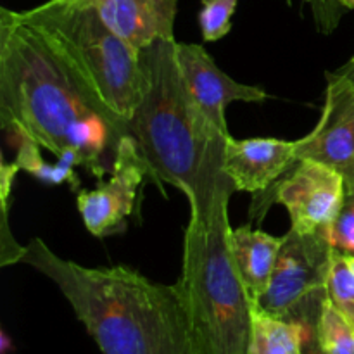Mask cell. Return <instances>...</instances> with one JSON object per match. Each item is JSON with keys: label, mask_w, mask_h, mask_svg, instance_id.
I'll return each instance as SVG.
<instances>
[{"label": "cell", "mask_w": 354, "mask_h": 354, "mask_svg": "<svg viewBox=\"0 0 354 354\" xmlns=\"http://www.w3.org/2000/svg\"><path fill=\"white\" fill-rule=\"evenodd\" d=\"M0 124L55 158L75 156L97 180L111 173L128 121L109 109L64 55L17 10L0 9Z\"/></svg>", "instance_id": "1"}, {"label": "cell", "mask_w": 354, "mask_h": 354, "mask_svg": "<svg viewBox=\"0 0 354 354\" xmlns=\"http://www.w3.org/2000/svg\"><path fill=\"white\" fill-rule=\"evenodd\" d=\"M17 263L59 287L102 354H196L178 283L152 282L123 265L82 266L38 237L23 245Z\"/></svg>", "instance_id": "2"}, {"label": "cell", "mask_w": 354, "mask_h": 354, "mask_svg": "<svg viewBox=\"0 0 354 354\" xmlns=\"http://www.w3.org/2000/svg\"><path fill=\"white\" fill-rule=\"evenodd\" d=\"M235 190L221 162L190 203L178 286L196 354H254L258 301L242 280L230 248L228 203Z\"/></svg>", "instance_id": "3"}, {"label": "cell", "mask_w": 354, "mask_h": 354, "mask_svg": "<svg viewBox=\"0 0 354 354\" xmlns=\"http://www.w3.org/2000/svg\"><path fill=\"white\" fill-rule=\"evenodd\" d=\"M142 93L128 120L152 182L176 187L189 204L213 166L223 161L225 140L194 102L178 61L176 40H156L138 52Z\"/></svg>", "instance_id": "4"}, {"label": "cell", "mask_w": 354, "mask_h": 354, "mask_svg": "<svg viewBox=\"0 0 354 354\" xmlns=\"http://www.w3.org/2000/svg\"><path fill=\"white\" fill-rule=\"evenodd\" d=\"M19 14L57 47L113 113L130 120L142 93L138 52L106 26L90 0H47Z\"/></svg>", "instance_id": "5"}, {"label": "cell", "mask_w": 354, "mask_h": 354, "mask_svg": "<svg viewBox=\"0 0 354 354\" xmlns=\"http://www.w3.org/2000/svg\"><path fill=\"white\" fill-rule=\"evenodd\" d=\"M334 251L327 234H301L290 228L283 235L272 282L258 306L304 327L318 325L328 299L327 280Z\"/></svg>", "instance_id": "6"}, {"label": "cell", "mask_w": 354, "mask_h": 354, "mask_svg": "<svg viewBox=\"0 0 354 354\" xmlns=\"http://www.w3.org/2000/svg\"><path fill=\"white\" fill-rule=\"evenodd\" d=\"M111 178L100 180L93 190L78 192L76 206L86 230L93 237H109L127 228V220L137 209V199L145 182H152L151 169L133 137H124L118 147Z\"/></svg>", "instance_id": "7"}, {"label": "cell", "mask_w": 354, "mask_h": 354, "mask_svg": "<svg viewBox=\"0 0 354 354\" xmlns=\"http://www.w3.org/2000/svg\"><path fill=\"white\" fill-rule=\"evenodd\" d=\"M290 216V228L301 234H327L341 214L346 201L344 176L327 165L301 159L272 187Z\"/></svg>", "instance_id": "8"}, {"label": "cell", "mask_w": 354, "mask_h": 354, "mask_svg": "<svg viewBox=\"0 0 354 354\" xmlns=\"http://www.w3.org/2000/svg\"><path fill=\"white\" fill-rule=\"evenodd\" d=\"M324 113L311 133L297 140L296 158L337 169L346 189L354 185V82L328 73Z\"/></svg>", "instance_id": "9"}, {"label": "cell", "mask_w": 354, "mask_h": 354, "mask_svg": "<svg viewBox=\"0 0 354 354\" xmlns=\"http://www.w3.org/2000/svg\"><path fill=\"white\" fill-rule=\"evenodd\" d=\"M176 61L185 85L203 116L221 131L228 133L225 111L232 102H261L268 97L263 88L235 82L221 71L204 47L176 41Z\"/></svg>", "instance_id": "10"}, {"label": "cell", "mask_w": 354, "mask_h": 354, "mask_svg": "<svg viewBox=\"0 0 354 354\" xmlns=\"http://www.w3.org/2000/svg\"><path fill=\"white\" fill-rule=\"evenodd\" d=\"M297 140L245 138L225 140L223 169L241 192L258 194L272 189L297 162Z\"/></svg>", "instance_id": "11"}, {"label": "cell", "mask_w": 354, "mask_h": 354, "mask_svg": "<svg viewBox=\"0 0 354 354\" xmlns=\"http://www.w3.org/2000/svg\"><path fill=\"white\" fill-rule=\"evenodd\" d=\"M180 0H90L109 30L140 52L156 40H175Z\"/></svg>", "instance_id": "12"}, {"label": "cell", "mask_w": 354, "mask_h": 354, "mask_svg": "<svg viewBox=\"0 0 354 354\" xmlns=\"http://www.w3.org/2000/svg\"><path fill=\"white\" fill-rule=\"evenodd\" d=\"M282 242L283 237H273L263 230H254L251 225L232 228V254L242 280L256 301L261 299L268 290Z\"/></svg>", "instance_id": "13"}, {"label": "cell", "mask_w": 354, "mask_h": 354, "mask_svg": "<svg viewBox=\"0 0 354 354\" xmlns=\"http://www.w3.org/2000/svg\"><path fill=\"white\" fill-rule=\"evenodd\" d=\"M7 135L12 140V145H16L14 165L17 168L30 173L33 178L40 180V182L52 183V185L68 183L73 190H80V178L75 173V169H73V166H78V159L75 156H64V158H59L55 165H48L41 158V147L37 142L21 133Z\"/></svg>", "instance_id": "14"}, {"label": "cell", "mask_w": 354, "mask_h": 354, "mask_svg": "<svg viewBox=\"0 0 354 354\" xmlns=\"http://www.w3.org/2000/svg\"><path fill=\"white\" fill-rule=\"evenodd\" d=\"M304 327L256 308L254 354H303Z\"/></svg>", "instance_id": "15"}, {"label": "cell", "mask_w": 354, "mask_h": 354, "mask_svg": "<svg viewBox=\"0 0 354 354\" xmlns=\"http://www.w3.org/2000/svg\"><path fill=\"white\" fill-rule=\"evenodd\" d=\"M317 334L322 348L328 354H354V325L330 299L324 304Z\"/></svg>", "instance_id": "16"}, {"label": "cell", "mask_w": 354, "mask_h": 354, "mask_svg": "<svg viewBox=\"0 0 354 354\" xmlns=\"http://www.w3.org/2000/svg\"><path fill=\"white\" fill-rule=\"evenodd\" d=\"M328 299L354 325V273L346 252L335 249L327 280Z\"/></svg>", "instance_id": "17"}, {"label": "cell", "mask_w": 354, "mask_h": 354, "mask_svg": "<svg viewBox=\"0 0 354 354\" xmlns=\"http://www.w3.org/2000/svg\"><path fill=\"white\" fill-rule=\"evenodd\" d=\"M199 26L204 41L221 40L232 28V16L239 0H201Z\"/></svg>", "instance_id": "18"}, {"label": "cell", "mask_w": 354, "mask_h": 354, "mask_svg": "<svg viewBox=\"0 0 354 354\" xmlns=\"http://www.w3.org/2000/svg\"><path fill=\"white\" fill-rule=\"evenodd\" d=\"M304 2L310 3L317 28L325 35L332 33L337 28L346 10V7H342L337 0H304Z\"/></svg>", "instance_id": "19"}, {"label": "cell", "mask_w": 354, "mask_h": 354, "mask_svg": "<svg viewBox=\"0 0 354 354\" xmlns=\"http://www.w3.org/2000/svg\"><path fill=\"white\" fill-rule=\"evenodd\" d=\"M303 354H328L324 348H322L320 341H318L317 325H306V327H304Z\"/></svg>", "instance_id": "20"}, {"label": "cell", "mask_w": 354, "mask_h": 354, "mask_svg": "<svg viewBox=\"0 0 354 354\" xmlns=\"http://www.w3.org/2000/svg\"><path fill=\"white\" fill-rule=\"evenodd\" d=\"M335 73H339V75L346 76V78H349V80H351V82H354V57L351 59V61L346 62V64L342 66L341 69H337V71H335Z\"/></svg>", "instance_id": "21"}, {"label": "cell", "mask_w": 354, "mask_h": 354, "mask_svg": "<svg viewBox=\"0 0 354 354\" xmlns=\"http://www.w3.org/2000/svg\"><path fill=\"white\" fill-rule=\"evenodd\" d=\"M344 204H348V206H351L354 209V185L353 187H348L346 189V201Z\"/></svg>", "instance_id": "22"}, {"label": "cell", "mask_w": 354, "mask_h": 354, "mask_svg": "<svg viewBox=\"0 0 354 354\" xmlns=\"http://www.w3.org/2000/svg\"><path fill=\"white\" fill-rule=\"evenodd\" d=\"M337 2L346 9H354V0H337Z\"/></svg>", "instance_id": "23"}, {"label": "cell", "mask_w": 354, "mask_h": 354, "mask_svg": "<svg viewBox=\"0 0 354 354\" xmlns=\"http://www.w3.org/2000/svg\"><path fill=\"white\" fill-rule=\"evenodd\" d=\"M346 258H348L349 266H351V270H353V273H354V254H346Z\"/></svg>", "instance_id": "24"}]
</instances>
